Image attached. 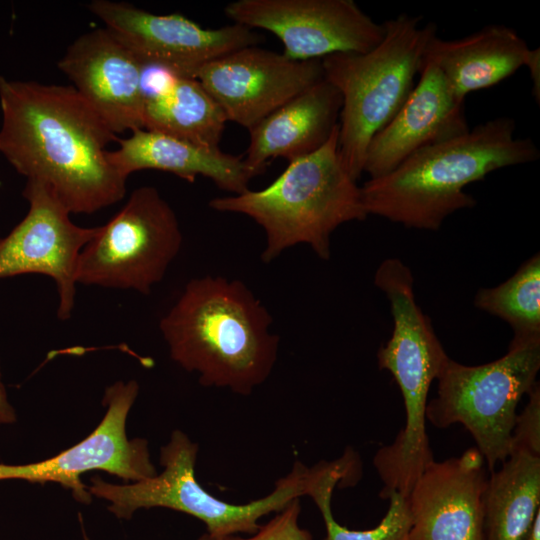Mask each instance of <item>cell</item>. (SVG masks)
<instances>
[{
    "instance_id": "26",
    "label": "cell",
    "mask_w": 540,
    "mask_h": 540,
    "mask_svg": "<svg viewBox=\"0 0 540 540\" xmlns=\"http://www.w3.org/2000/svg\"><path fill=\"white\" fill-rule=\"evenodd\" d=\"M529 400L520 415L516 416L512 430L510 452L526 451L540 456V385L528 393Z\"/></svg>"
},
{
    "instance_id": "11",
    "label": "cell",
    "mask_w": 540,
    "mask_h": 540,
    "mask_svg": "<svg viewBox=\"0 0 540 540\" xmlns=\"http://www.w3.org/2000/svg\"><path fill=\"white\" fill-rule=\"evenodd\" d=\"M138 393L139 385L134 380L113 383L104 395L106 413L86 438L43 461L22 465L0 463V480L55 482L70 489L78 502L89 504L92 495L81 480L86 472L105 471L133 482L154 477L157 473L147 440L129 439L126 434L128 413Z\"/></svg>"
},
{
    "instance_id": "27",
    "label": "cell",
    "mask_w": 540,
    "mask_h": 540,
    "mask_svg": "<svg viewBox=\"0 0 540 540\" xmlns=\"http://www.w3.org/2000/svg\"><path fill=\"white\" fill-rule=\"evenodd\" d=\"M525 66L528 67V70L531 75L533 82V95L537 102L540 100V52L539 49H531L528 55Z\"/></svg>"
},
{
    "instance_id": "9",
    "label": "cell",
    "mask_w": 540,
    "mask_h": 540,
    "mask_svg": "<svg viewBox=\"0 0 540 540\" xmlns=\"http://www.w3.org/2000/svg\"><path fill=\"white\" fill-rule=\"evenodd\" d=\"M177 216L153 186L136 188L82 249L77 283L148 295L179 254Z\"/></svg>"
},
{
    "instance_id": "30",
    "label": "cell",
    "mask_w": 540,
    "mask_h": 540,
    "mask_svg": "<svg viewBox=\"0 0 540 540\" xmlns=\"http://www.w3.org/2000/svg\"><path fill=\"white\" fill-rule=\"evenodd\" d=\"M79 518H80V517H79ZM80 522H81V519H80ZM81 524H82V522H81ZM82 533H83V539H84V540H89L88 536H87L86 533H85V530H84V528H83V525H82Z\"/></svg>"
},
{
    "instance_id": "15",
    "label": "cell",
    "mask_w": 540,
    "mask_h": 540,
    "mask_svg": "<svg viewBox=\"0 0 540 540\" xmlns=\"http://www.w3.org/2000/svg\"><path fill=\"white\" fill-rule=\"evenodd\" d=\"M485 460L477 448L427 465L406 497L409 540H484Z\"/></svg>"
},
{
    "instance_id": "12",
    "label": "cell",
    "mask_w": 540,
    "mask_h": 540,
    "mask_svg": "<svg viewBox=\"0 0 540 540\" xmlns=\"http://www.w3.org/2000/svg\"><path fill=\"white\" fill-rule=\"evenodd\" d=\"M88 9L141 63L163 66L179 77L196 78L209 62L262 40L238 24L205 28L182 14H153L127 2L94 0Z\"/></svg>"
},
{
    "instance_id": "4",
    "label": "cell",
    "mask_w": 540,
    "mask_h": 540,
    "mask_svg": "<svg viewBox=\"0 0 540 540\" xmlns=\"http://www.w3.org/2000/svg\"><path fill=\"white\" fill-rule=\"evenodd\" d=\"M338 133L339 124L321 148L288 162L267 187L209 202L213 210L244 214L264 229L262 261L271 262L300 243L328 260L332 233L344 223L367 218L361 187L340 158Z\"/></svg>"
},
{
    "instance_id": "23",
    "label": "cell",
    "mask_w": 540,
    "mask_h": 540,
    "mask_svg": "<svg viewBox=\"0 0 540 540\" xmlns=\"http://www.w3.org/2000/svg\"><path fill=\"white\" fill-rule=\"evenodd\" d=\"M358 467V457L350 450L335 461L323 462L322 470L307 494L319 508L325 524L326 535L322 540H409L411 514L407 498L398 493L390 496L386 515L374 528L350 530L334 519L331 511L333 490L338 483L357 481Z\"/></svg>"
},
{
    "instance_id": "13",
    "label": "cell",
    "mask_w": 540,
    "mask_h": 540,
    "mask_svg": "<svg viewBox=\"0 0 540 540\" xmlns=\"http://www.w3.org/2000/svg\"><path fill=\"white\" fill-rule=\"evenodd\" d=\"M23 197L29 204L27 214L0 238V280L21 274L53 279L57 318L66 321L75 306L78 259L97 227L73 223L70 212L41 182L26 180Z\"/></svg>"
},
{
    "instance_id": "10",
    "label": "cell",
    "mask_w": 540,
    "mask_h": 540,
    "mask_svg": "<svg viewBox=\"0 0 540 540\" xmlns=\"http://www.w3.org/2000/svg\"><path fill=\"white\" fill-rule=\"evenodd\" d=\"M224 12L234 24L273 33L283 54L298 61L365 53L384 37L383 25L353 0H237Z\"/></svg>"
},
{
    "instance_id": "22",
    "label": "cell",
    "mask_w": 540,
    "mask_h": 540,
    "mask_svg": "<svg viewBox=\"0 0 540 540\" xmlns=\"http://www.w3.org/2000/svg\"><path fill=\"white\" fill-rule=\"evenodd\" d=\"M226 116L196 78L178 77L159 95L143 102V129L219 149Z\"/></svg>"
},
{
    "instance_id": "20",
    "label": "cell",
    "mask_w": 540,
    "mask_h": 540,
    "mask_svg": "<svg viewBox=\"0 0 540 540\" xmlns=\"http://www.w3.org/2000/svg\"><path fill=\"white\" fill-rule=\"evenodd\" d=\"M530 48L518 33L504 25H488L460 39L437 35L426 46L422 62L434 65L461 101L489 88L525 66Z\"/></svg>"
},
{
    "instance_id": "2",
    "label": "cell",
    "mask_w": 540,
    "mask_h": 540,
    "mask_svg": "<svg viewBox=\"0 0 540 540\" xmlns=\"http://www.w3.org/2000/svg\"><path fill=\"white\" fill-rule=\"evenodd\" d=\"M272 317L239 280L191 279L161 318L171 359L196 372L202 385L248 395L270 375L279 337Z\"/></svg>"
},
{
    "instance_id": "28",
    "label": "cell",
    "mask_w": 540,
    "mask_h": 540,
    "mask_svg": "<svg viewBox=\"0 0 540 540\" xmlns=\"http://www.w3.org/2000/svg\"><path fill=\"white\" fill-rule=\"evenodd\" d=\"M15 421L16 413L8 400L0 369V425L12 424Z\"/></svg>"
},
{
    "instance_id": "16",
    "label": "cell",
    "mask_w": 540,
    "mask_h": 540,
    "mask_svg": "<svg viewBox=\"0 0 540 540\" xmlns=\"http://www.w3.org/2000/svg\"><path fill=\"white\" fill-rule=\"evenodd\" d=\"M58 68L114 134L143 129L142 63L109 29L76 38Z\"/></svg>"
},
{
    "instance_id": "8",
    "label": "cell",
    "mask_w": 540,
    "mask_h": 540,
    "mask_svg": "<svg viewBox=\"0 0 540 540\" xmlns=\"http://www.w3.org/2000/svg\"><path fill=\"white\" fill-rule=\"evenodd\" d=\"M539 369L540 337L512 338L504 356L482 365L449 358L436 379L437 396L427 403L426 418L439 428L462 424L490 473L509 456L518 403L536 384Z\"/></svg>"
},
{
    "instance_id": "17",
    "label": "cell",
    "mask_w": 540,
    "mask_h": 540,
    "mask_svg": "<svg viewBox=\"0 0 540 540\" xmlns=\"http://www.w3.org/2000/svg\"><path fill=\"white\" fill-rule=\"evenodd\" d=\"M464 101L452 92L442 73L423 63L419 80L393 119L371 139L363 172L369 179L394 170L428 146L466 133Z\"/></svg>"
},
{
    "instance_id": "21",
    "label": "cell",
    "mask_w": 540,
    "mask_h": 540,
    "mask_svg": "<svg viewBox=\"0 0 540 540\" xmlns=\"http://www.w3.org/2000/svg\"><path fill=\"white\" fill-rule=\"evenodd\" d=\"M538 512L540 456L511 452L487 479L484 540H526Z\"/></svg>"
},
{
    "instance_id": "14",
    "label": "cell",
    "mask_w": 540,
    "mask_h": 540,
    "mask_svg": "<svg viewBox=\"0 0 540 540\" xmlns=\"http://www.w3.org/2000/svg\"><path fill=\"white\" fill-rule=\"evenodd\" d=\"M196 79L227 121L256 126L293 97L324 79L321 59L298 61L283 53L244 47L206 64Z\"/></svg>"
},
{
    "instance_id": "25",
    "label": "cell",
    "mask_w": 540,
    "mask_h": 540,
    "mask_svg": "<svg viewBox=\"0 0 540 540\" xmlns=\"http://www.w3.org/2000/svg\"><path fill=\"white\" fill-rule=\"evenodd\" d=\"M300 511L299 499H295L247 537L237 534L211 535L206 532L197 540H312L311 533L299 526Z\"/></svg>"
},
{
    "instance_id": "7",
    "label": "cell",
    "mask_w": 540,
    "mask_h": 540,
    "mask_svg": "<svg viewBox=\"0 0 540 540\" xmlns=\"http://www.w3.org/2000/svg\"><path fill=\"white\" fill-rule=\"evenodd\" d=\"M197 452V444L175 430L161 448L160 463L164 469L160 474L123 485L93 476L88 491L108 501V510L118 519L128 520L141 508L163 507L197 518L211 535H250L259 529L261 517L279 512L307 495L322 468V462L312 468L296 462L289 474L276 481L270 494L249 503L233 504L216 498L197 482Z\"/></svg>"
},
{
    "instance_id": "5",
    "label": "cell",
    "mask_w": 540,
    "mask_h": 540,
    "mask_svg": "<svg viewBox=\"0 0 540 540\" xmlns=\"http://www.w3.org/2000/svg\"><path fill=\"white\" fill-rule=\"evenodd\" d=\"M374 283L389 300L394 324L391 338L377 353L378 365L399 386L406 420L395 440L376 452L373 464L386 484L410 489L434 460L425 423L428 393L449 357L416 303L407 265L397 258L385 259Z\"/></svg>"
},
{
    "instance_id": "29",
    "label": "cell",
    "mask_w": 540,
    "mask_h": 540,
    "mask_svg": "<svg viewBox=\"0 0 540 540\" xmlns=\"http://www.w3.org/2000/svg\"><path fill=\"white\" fill-rule=\"evenodd\" d=\"M526 540H540V512L537 513Z\"/></svg>"
},
{
    "instance_id": "1",
    "label": "cell",
    "mask_w": 540,
    "mask_h": 540,
    "mask_svg": "<svg viewBox=\"0 0 540 540\" xmlns=\"http://www.w3.org/2000/svg\"><path fill=\"white\" fill-rule=\"evenodd\" d=\"M0 154L26 180L45 184L70 214L121 201L127 178L109 161L116 134L73 86L0 75Z\"/></svg>"
},
{
    "instance_id": "24",
    "label": "cell",
    "mask_w": 540,
    "mask_h": 540,
    "mask_svg": "<svg viewBox=\"0 0 540 540\" xmlns=\"http://www.w3.org/2000/svg\"><path fill=\"white\" fill-rule=\"evenodd\" d=\"M474 305L507 322L513 338L540 337V254H534L504 283L481 288Z\"/></svg>"
},
{
    "instance_id": "19",
    "label": "cell",
    "mask_w": 540,
    "mask_h": 540,
    "mask_svg": "<svg viewBox=\"0 0 540 540\" xmlns=\"http://www.w3.org/2000/svg\"><path fill=\"white\" fill-rule=\"evenodd\" d=\"M117 142L118 148L107 155L126 178L145 169L169 172L187 182L203 176L219 189L236 195L249 190L251 179L259 175L244 156L204 148L159 132L139 129Z\"/></svg>"
},
{
    "instance_id": "3",
    "label": "cell",
    "mask_w": 540,
    "mask_h": 540,
    "mask_svg": "<svg viewBox=\"0 0 540 540\" xmlns=\"http://www.w3.org/2000/svg\"><path fill=\"white\" fill-rule=\"evenodd\" d=\"M515 130L514 119L501 116L419 150L361 186L367 214L407 228L438 230L454 212L475 206L473 196L464 191L467 185L539 158L534 141L517 138Z\"/></svg>"
},
{
    "instance_id": "18",
    "label": "cell",
    "mask_w": 540,
    "mask_h": 540,
    "mask_svg": "<svg viewBox=\"0 0 540 540\" xmlns=\"http://www.w3.org/2000/svg\"><path fill=\"white\" fill-rule=\"evenodd\" d=\"M341 107L339 91L326 80L319 81L249 130L246 163L262 174L270 159L290 162L317 151L338 126Z\"/></svg>"
},
{
    "instance_id": "6",
    "label": "cell",
    "mask_w": 540,
    "mask_h": 540,
    "mask_svg": "<svg viewBox=\"0 0 540 540\" xmlns=\"http://www.w3.org/2000/svg\"><path fill=\"white\" fill-rule=\"evenodd\" d=\"M398 15L382 23L384 37L365 53H336L321 59L324 80L340 93L338 151L354 180L363 173L368 145L397 114L415 86L423 55L436 36L435 23Z\"/></svg>"
}]
</instances>
